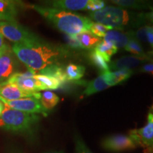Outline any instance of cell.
Returning <instances> with one entry per match:
<instances>
[{
	"label": "cell",
	"mask_w": 153,
	"mask_h": 153,
	"mask_svg": "<svg viewBox=\"0 0 153 153\" xmlns=\"http://www.w3.org/2000/svg\"><path fill=\"white\" fill-rule=\"evenodd\" d=\"M115 5L123 9H137V10H150L153 7V3L148 1L139 0H113L111 1Z\"/></svg>",
	"instance_id": "obj_18"
},
{
	"label": "cell",
	"mask_w": 153,
	"mask_h": 153,
	"mask_svg": "<svg viewBox=\"0 0 153 153\" xmlns=\"http://www.w3.org/2000/svg\"><path fill=\"white\" fill-rule=\"evenodd\" d=\"M146 41L147 43L150 44L152 51H153V27L150 25H147Z\"/></svg>",
	"instance_id": "obj_32"
},
{
	"label": "cell",
	"mask_w": 153,
	"mask_h": 153,
	"mask_svg": "<svg viewBox=\"0 0 153 153\" xmlns=\"http://www.w3.org/2000/svg\"><path fill=\"white\" fill-rule=\"evenodd\" d=\"M101 146L104 150L110 152H122L133 150L137 147L129 135H111L103 140Z\"/></svg>",
	"instance_id": "obj_9"
},
{
	"label": "cell",
	"mask_w": 153,
	"mask_h": 153,
	"mask_svg": "<svg viewBox=\"0 0 153 153\" xmlns=\"http://www.w3.org/2000/svg\"><path fill=\"white\" fill-rule=\"evenodd\" d=\"M88 57H89L91 64L95 66L100 72L101 75L110 72V68L108 62L99 53L96 52L94 50H91L88 55Z\"/></svg>",
	"instance_id": "obj_20"
},
{
	"label": "cell",
	"mask_w": 153,
	"mask_h": 153,
	"mask_svg": "<svg viewBox=\"0 0 153 153\" xmlns=\"http://www.w3.org/2000/svg\"><path fill=\"white\" fill-rule=\"evenodd\" d=\"M89 18L94 22L118 29H123L126 26L136 28L146 24L144 13L131 12L118 7H105L89 13Z\"/></svg>",
	"instance_id": "obj_3"
},
{
	"label": "cell",
	"mask_w": 153,
	"mask_h": 153,
	"mask_svg": "<svg viewBox=\"0 0 153 153\" xmlns=\"http://www.w3.org/2000/svg\"><path fill=\"white\" fill-rule=\"evenodd\" d=\"M93 50L99 53L107 62L109 63L111 62V58L115 53L117 52L118 48L111 44L101 41L100 43L96 45V47Z\"/></svg>",
	"instance_id": "obj_23"
},
{
	"label": "cell",
	"mask_w": 153,
	"mask_h": 153,
	"mask_svg": "<svg viewBox=\"0 0 153 153\" xmlns=\"http://www.w3.org/2000/svg\"><path fill=\"white\" fill-rule=\"evenodd\" d=\"M146 54L148 55V56L149 57H152V56H153V51H149V52L146 53Z\"/></svg>",
	"instance_id": "obj_35"
},
{
	"label": "cell",
	"mask_w": 153,
	"mask_h": 153,
	"mask_svg": "<svg viewBox=\"0 0 153 153\" xmlns=\"http://www.w3.org/2000/svg\"><path fill=\"white\" fill-rule=\"evenodd\" d=\"M85 67L79 65L70 63L65 69L66 79L68 81H78L83 77L85 73Z\"/></svg>",
	"instance_id": "obj_21"
},
{
	"label": "cell",
	"mask_w": 153,
	"mask_h": 153,
	"mask_svg": "<svg viewBox=\"0 0 153 153\" xmlns=\"http://www.w3.org/2000/svg\"><path fill=\"white\" fill-rule=\"evenodd\" d=\"M131 38L128 32H122L117 29H112L107 32L103 38V41L111 44L118 49L125 48Z\"/></svg>",
	"instance_id": "obj_14"
},
{
	"label": "cell",
	"mask_w": 153,
	"mask_h": 153,
	"mask_svg": "<svg viewBox=\"0 0 153 153\" xmlns=\"http://www.w3.org/2000/svg\"><path fill=\"white\" fill-rule=\"evenodd\" d=\"M144 17L146 23L153 26V7L150 10H149L148 12L144 13Z\"/></svg>",
	"instance_id": "obj_33"
},
{
	"label": "cell",
	"mask_w": 153,
	"mask_h": 153,
	"mask_svg": "<svg viewBox=\"0 0 153 153\" xmlns=\"http://www.w3.org/2000/svg\"><path fill=\"white\" fill-rule=\"evenodd\" d=\"M41 120L38 114L20 111L4 106L0 117V129L19 133H30Z\"/></svg>",
	"instance_id": "obj_4"
},
{
	"label": "cell",
	"mask_w": 153,
	"mask_h": 153,
	"mask_svg": "<svg viewBox=\"0 0 153 153\" xmlns=\"http://www.w3.org/2000/svg\"><path fill=\"white\" fill-rule=\"evenodd\" d=\"M35 75L36 73L30 71L24 73L16 72L6 82L16 85L23 90L31 92L44 90L41 84L36 79Z\"/></svg>",
	"instance_id": "obj_8"
},
{
	"label": "cell",
	"mask_w": 153,
	"mask_h": 153,
	"mask_svg": "<svg viewBox=\"0 0 153 153\" xmlns=\"http://www.w3.org/2000/svg\"><path fill=\"white\" fill-rule=\"evenodd\" d=\"M82 49L93 50L101 41V38L91 33L90 31H83L76 35Z\"/></svg>",
	"instance_id": "obj_19"
},
{
	"label": "cell",
	"mask_w": 153,
	"mask_h": 153,
	"mask_svg": "<svg viewBox=\"0 0 153 153\" xmlns=\"http://www.w3.org/2000/svg\"><path fill=\"white\" fill-rule=\"evenodd\" d=\"M8 46L9 45H7L5 43L4 36L0 33V53H1V51H3L4 50H5Z\"/></svg>",
	"instance_id": "obj_34"
},
{
	"label": "cell",
	"mask_w": 153,
	"mask_h": 153,
	"mask_svg": "<svg viewBox=\"0 0 153 153\" xmlns=\"http://www.w3.org/2000/svg\"><path fill=\"white\" fill-rule=\"evenodd\" d=\"M124 48L126 51L131 53L132 54L135 55V56L143 57V58L148 60L149 62H150V57H149L148 55L146 54V53H145L144 50H143L140 42L135 40V38H131Z\"/></svg>",
	"instance_id": "obj_26"
},
{
	"label": "cell",
	"mask_w": 153,
	"mask_h": 153,
	"mask_svg": "<svg viewBox=\"0 0 153 153\" xmlns=\"http://www.w3.org/2000/svg\"><path fill=\"white\" fill-rule=\"evenodd\" d=\"M150 113L153 114V105L150 108Z\"/></svg>",
	"instance_id": "obj_38"
},
{
	"label": "cell",
	"mask_w": 153,
	"mask_h": 153,
	"mask_svg": "<svg viewBox=\"0 0 153 153\" xmlns=\"http://www.w3.org/2000/svg\"><path fill=\"white\" fill-rule=\"evenodd\" d=\"M76 85H82L85 86V90L82 92V95L88 97V96L92 95L94 94L99 92L107 88L110 87L106 84L102 75H100L98 77L95 78L94 79L91 80L89 82L85 81H74Z\"/></svg>",
	"instance_id": "obj_15"
},
{
	"label": "cell",
	"mask_w": 153,
	"mask_h": 153,
	"mask_svg": "<svg viewBox=\"0 0 153 153\" xmlns=\"http://www.w3.org/2000/svg\"><path fill=\"white\" fill-rule=\"evenodd\" d=\"M3 110L4 109H0V117H1V114H2V112H3Z\"/></svg>",
	"instance_id": "obj_40"
},
{
	"label": "cell",
	"mask_w": 153,
	"mask_h": 153,
	"mask_svg": "<svg viewBox=\"0 0 153 153\" xmlns=\"http://www.w3.org/2000/svg\"><path fill=\"white\" fill-rule=\"evenodd\" d=\"M0 101L3 103L4 106L7 108L23 112L30 113V114H43L45 116L48 115V111L42 106L39 99L33 98V97L13 101L6 100L0 97Z\"/></svg>",
	"instance_id": "obj_7"
},
{
	"label": "cell",
	"mask_w": 153,
	"mask_h": 153,
	"mask_svg": "<svg viewBox=\"0 0 153 153\" xmlns=\"http://www.w3.org/2000/svg\"><path fill=\"white\" fill-rule=\"evenodd\" d=\"M0 97L9 101L30 97L40 99L41 93L23 90L16 85L5 82L2 85H0Z\"/></svg>",
	"instance_id": "obj_11"
},
{
	"label": "cell",
	"mask_w": 153,
	"mask_h": 153,
	"mask_svg": "<svg viewBox=\"0 0 153 153\" xmlns=\"http://www.w3.org/2000/svg\"><path fill=\"white\" fill-rule=\"evenodd\" d=\"M152 26V27H153V26Z\"/></svg>",
	"instance_id": "obj_41"
},
{
	"label": "cell",
	"mask_w": 153,
	"mask_h": 153,
	"mask_svg": "<svg viewBox=\"0 0 153 153\" xmlns=\"http://www.w3.org/2000/svg\"><path fill=\"white\" fill-rule=\"evenodd\" d=\"M150 62L152 63V64H153V56L150 57Z\"/></svg>",
	"instance_id": "obj_39"
},
{
	"label": "cell",
	"mask_w": 153,
	"mask_h": 153,
	"mask_svg": "<svg viewBox=\"0 0 153 153\" xmlns=\"http://www.w3.org/2000/svg\"><path fill=\"white\" fill-rule=\"evenodd\" d=\"M39 74L53 76V77L58 80L62 86L64 85L68 82V80L66 79L65 73V70L62 69V68H61L58 64L48 67L44 70L40 71Z\"/></svg>",
	"instance_id": "obj_22"
},
{
	"label": "cell",
	"mask_w": 153,
	"mask_h": 153,
	"mask_svg": "<svg viewBox=\"0 0 153 153\" xmlns=\"http://www.w3.org/2000/svg\"><path fill=\"white\" fill-rule=\"evenodd\" d=\"M0 33L14 44L33 45L43 41L39 36L14 22H0Z\"/></svg>",
	"instance_id": "obj_5"
},
{
	"label": "cell",
	"mask_w": 153,
	"mask_h": 153,
	"mask_svg": "<svg viewBox=\"0 0 153 153\" xmlns=\"http://www.w3.org/2000/svg\"><path fill=\"white\" fill-rule=\"evenodd\" d=\"M89 0H53L45 1V7L71 11L87 10Z\"/></svg>",
	"instance_id": "obj_13"
},
{
	"label": "cell",
	"mask_w": 153,
	"mask_h": 153,
	"mask_svg": "<svg viewBox=\"0 0 153 153\" xmlns=\"http://www.w3.org/2000/svg\"><path fill=\"white\" fill-rule=\"evenodd\" d=\"M15 56L30 72H39L48 67L57 65L70 55L68 48L40 42L33 45L14 44L11 47Z\"/></svg>",
	"instance_id": "obj_1"
},
{
	"label": "cell",
	"mask_w": 153,
	"mask_h": 153,
	"mask_svg": "<svg viewBox=\"0 0 153 153\" xmlns=\"http://www.w3.org/2000/svg\"><path fill=\"white\" fill-rule=\"evenodd\" d=\"M112 29L113 28L111 26H105L104 24L92 22V24L89 28V31L97 37L104 38L107 32Z\"/></svg>",
	"instance_id": "obj_27"
},
{
	"label": "cell",
	"mask_w": 153,
	"mask_h": 153,
	"mask_svg": "<svg viewBox=\"0 0 153 153\" xmlns=\"http://www.w3.org/2000/svg\"><path fill=\"white\" fill-rule=\"evenodd\" d=\"M4 105L0 101V109H4Z\"/></svg>",
	"instance_id": "obj_37"
},
{
	"label": "cell",
	"mask_w": 153,
	"mask_h": 153,
	"mask_svg": "<svg viewBox=\"0 0 153 153\" xmlns=\"http://www.w3.org/2000/svg\"><path fill=\"white\" fill-rule=\"evenodd\" d=\"M138 71L143 73L149 74L153 76V64L151 62L145 63L140 68Z\"/></svg>",
	"instance_id": "obj_31"
},
{
	"label": "cell",
	"mask_w": 153,
	"mask_h": 153,
	"mask_svg": "<svg viewBox=\"0 0 153 153\" xmlns=\"http://www.w3.org/2000/svg\"><path fill=\"white\" fill-rule=\"evenodd\" d=\"M105 5H106V3L102 0H89L87 5V10L90 11L91 12L97 11L104 9Z\"/></svg>",
	"instance_id": "obj_29"
},
{
	"label": "cell",
	"mask_w": 153,
	"mask_h": 153,
	"mask_svg": "<svg viewBox=\"0 0 153 153\" xmlns=\"http://www.w3.org/2000/svg\"><path fill=\"white\" fill-rule=\"evenodd\" d=\"M133 74V70H119L113 72L101 74L104 77L105 82L109 87L116 85L128 79Z\"/></svg>",
	"instance_id": "obj_17"
},
{
	"label": "cell",
	"mask_w": 153,
	"mask_h": 153,
	"mask_svg": "<svg viewBox=\"0 0 153 153\" xmlns=\"http://www.w3.org/2000/svg\"><path fill=\"white\" fill-rule=\"evenodd\" d=\"M65 41L68 45V48L82 50V45L80 44L79 40L77 39L76 36H68L65 35Z\"/></svg>",
	"instance_id": "obj_30"
},
{
	"label": "cell",
	"mask_w": 153,
	"mask_h": 153,
	"mask_svg": "<svg viewBox=\"0 0 153 153\" xmlns=\"http://www.w3.org/2000/svg\"><path fill=\"white\" fill-rule=\"evenodd\" d=\"M46 153H65L62 151H51V152H48Z\"/></svg>",
	"instance_id": "obj_36"
},
{
	"label": "cell",
	"mask_w": 153,
	"mask_h": 153,
	"mask_svg": "<svg viewBox=\"0 0 153 153\" xmlns=\"http://www.w3.org/2000/svg\"><path fill=\"white\" fill-rule=\"evenodd\" d=\"M128 135L137 147L144 149L145 153H153V114L149 112L145 126L131 130Z\"/></svg>",
	"instance_id": "obj_6"
},
{
	"label": "cell",
	"mask_w": 153,
	"mask_h": 153,
	"mask_svg": "<svg viewBox=\"0 0 153 153\" xmlns=\"http://www.w3.org/2000/svg\"><path fill=\"white\" fill-rule=\"evenodd\" d=\"M74 141L76 153H93L87 146L79 134L74 133Z\"/></svg>",
	"instance_id": "obj_28"
},
{
	"label": "cell",
	"mask_w": 153,
	"mask_h": 153,
	"mask_svg": "<svg viewBox=\"0 0 153 153\" xmlns=\"http://www.w3.org/2000/svg\"><path fill=\"white\" fill-rule=\"evenodd\" d=\"M14 55L9 46L0 53V85L5 83L16 73V62Z\"/></svg>",
	"instance_id": "obj_10"
},
{
	"label": "cell",
	"mask_w": 153,
	"mask_h": 153,
	"mask_svg": "<svg viewBox=\"0 0 153 153\" xmlns=\"http://www.w3.org/2000/svg\"><path fill=\"white\" fill-rule=\"evenodd\" d=\"M35 77L41 84L43 89L45 91L48 89L56 90V89H60V87H62L60 82L53 76L45 75V74H36Z\"/></svg>",
	"instance_id": "obj_25"
},
{
	"label": "cell",
	"mask_w": 153,
	"mask_h": 153,
	"mask_svg": "<svg viewBox=\"0 0 153 153\" xmlns=\"http://www.w3.org/2000/svg\"><path fill=\"white\" fill-rule=\"evenodd\" d=\"M42 106L45 108L47 111L53 109L56 105L58 104L60 99L58 96H57L53 91L46 90L41 93V98L39 99Z\"/></svg>",
	"instance_id": "obj_24"
},
{
	"label": "cell",
	"mask_w": 153,
	"mask_h": 153,
	"mask_svg": "<svg viewBox=\"0 0 153 153\" xmlns=\"http://www.w3.org/2000/svg\"><path fill=\"white\" fill-rule=\"evenodd\" d=\"M149 62L148 60L135 55H128L123 56L120 58L111 61L108 64L110 70H131L139 66H142L145 63Z\"/></svg>",
	"instance_id": "obj_12"
},
{
	"label": "cell",
	"mask_w": 153,
	"mask_h": 153,
	"mask_svg": "<svg viewBox=\"0 0 153 153\" xmlns=\"http://www.w3.org/2000/svg\"><path fill=\"white\" fill-rule=\"evenodd\" d=\"M18 2L10 0H0V20L14 22L18 14Z\"/></svg>",
	"instance_id": "obj_16"
},
{
	"label": "cell",
	"mask_w": 153,
	"mask_h": 153,
	"mask_svg": "<svg viewBox=\"0 0 153 153\" xmlns=\"http://www.w3.org/2000/svg\"><path fill=\"white\" fill-rule=\"evenodd\" d=\"M29 7L65 35L76 36L83 31H89L92 24L88 17L72 11L37 4H30Z\"/></svg>",
	"instance_id": "obj_2"
}]
</instances>
